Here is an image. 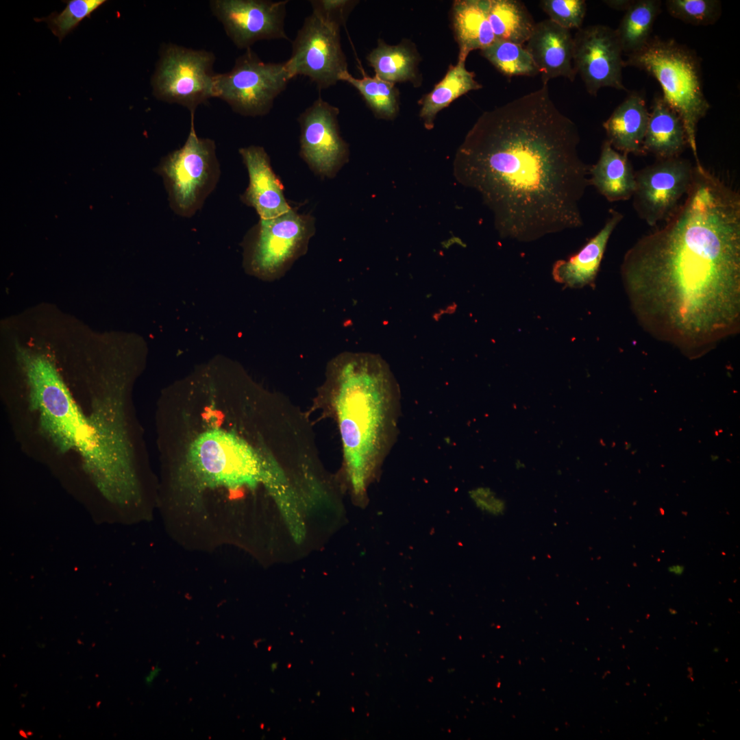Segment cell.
Here are the masks:
<instances>
[{
    "mask_svg": "<svg viewBox=\"0 0 740 740\" xmlns=\"http://www.w3.org/2000/svg\"><path fill=\"white\" fill-rule=\"evenodd\" d=\"M621 274L633 314L655 338L691 351L739 333V193L695 166L684 201L627 251Z\"/></svg>",
    "mask_w": 740,
    "mask_h": 740,
    "instance_id": "obj_1",
    "label": "cell"
},
{
    "mask_svg": "<svg viewBox=\"0 0 740 740\" xmlns=\"http://www.w3.org/2000/svg\"><path fill=\"white\" fill-rule=\"evenodd\" d=\"M579 142L543 84L482 114L456 151L454 175L480 195L502 238L534 241L583 224L590 166Z\"/></svg>",
    "mask_w": 740,
    "mask_h": 740,
    "instance_id": "obj_2",
    "label": "cell"
},
{
    "mask_svg": "<svg viewBox=\"0 0 740 740\" xmlns=\"http://www.w3.org/2000/svg\"><path fill=\"white\" fill-rule=\"evenodd\" d=\"M328 386L350 489L360 504L396 439L400 391L378 356L345 353L330 367Z\"/></svg>",
    "mask_w": 740,
    "mask_h": 740,
    "instance_id": "obj_3",
    "label": "cell"
},
{
    "mask_svg": "<svg viewBox=\"0 0 740 740\" xmlns=\"http://www.w3.org/2000/svg\"><path fill=\"white\" fill-rule=\"evenodd\" d=\"M206 402L201 423L185 436L177 455V483L195 497L204 491H236L262 484L273 496L283 491L275 461L238 433L224 417L222 406Z\"/></svg>",
    "mask_w": 740,
    "mask_h": 740,
    "instance_id": "obj_4",
    "label": "cell"
},
{
    "mask_svg": "<svg viewBox=\"0 0 740 740\" xmlns=\"http://www.w3.org/2000/svg\"><path fill=\"white\" fill-rule=\"evenodd\" d=\"M624 66H633L656 79L663 98L680 117L688 146L695 160L698 155V125L711 108L704 93L700 58L688 47L676 40L652 37L640 50L627 55Z\"/></svg>",
    "mask_w": 740,
    "mask_h": 740,
    "instance_id": "obj_5",
    "label": "cell"
},
{
    "mask_svg": "<svg viewBox=\"0 0 740 740\" xmlns=\"http://www.w3.org/2000/svg\"><path fill=\"white\" fill-rule=\"evenodd\" d=\"M29 383L41 410L59 433L77 447L96 465L107 460L124 476H133L129 466L107 456L99 434L77 410L53 364L45 356H23Z\"/></svg>",
    "mask_w": 740,
    "mask_h": 740,
    "instance_id": "obj_6",
    "label": "cell"
},
{
    "mask_svg": "<svg viewBox=\"0 0 740 740\" xmlns=\"http://www.w3.org/2000/svg\"><path fill=\"white\" fill-rule=\"evenodd\" d=\"M190 117L185 143L163 157L157 168L171 209L182 217H191L201 209L220 175L214 141L199 137L194 126L195 113H190Z\"/></svg>",
    "mask_w": 740,
    "mask_h": 740,
    "instance_id": "obj_7",
    "label": "cell"
},
{
    "mask_svg": "<svg viewBox=\"0 0 740 740\" xmlns=\"http://www.w3.org/2000/svg\"><path fill=\"white\" fill-rule=\"evenodd\" d=\"M314 232V218L295 208L275 218L260 219L248 234L247 269L263 279L280 278L306 254Z\"/></svg>",
    "mask_w": 740,
    "mask_h": 740,
    "instance_id": "obj_8",
    "label": "cell"
},
{
    "mask_svg": "<svg viewBox=\"0 0 740 740\" xmlns=\"http://www.w3.org/2000/svg\"><path fill=\"white\" fill-rule=\"evenodd\" d=\"M215 60L210 51L163 44L151 79L153 96L195 113L199 105L215 97Z\"/></svg>",
    "mask_w": 740,
    "mask_h": 740,
    "instance_id": "obj_9",
    "label": "cell"
},
{
    "mask_svg": "<svg viewBox=\"0 0 740 740\" xmlns=\"http://www.w3.org/2000/svg\"><path fill=\"white\" fill-rule=\"evenodd\" d=\"M292 79L285 62H264L249 48L236 59L231 70L217 73L215 97L240 115L264 116Z\"/></svg>",
    "mask_w": 740,
    "mask_h": 740,
    "instance_id": "obj_10",
    "label": "cell"
},
{
    "mask_svg": "<svg viewBox=\"0 0 740 740\" xmlns=\"http://www.w3.org/2000/svg\"><path fill=\"white\" fill-rule=\"evenodd\" d=\"M285 63L293 78L307 77L319 90L336 85L348 71L340 30L311 14L292 42V53Z\"/></svg>",
    "mask_w": 740,
    "mask_h": 740,
    "instance_id": "obj_11",
    "label": "cell"
},
{
    "mask_svg": "<svg viewBox=\"0 0 740 740\" xmlns=\"http://www.w3.org/2000/svg\"><path fill=\"white\" fill-rule=\"evenodd\" d=\"M694 167L680 157L659 159L635 173L633 205L639 216L650 226L666 221L687 195Z\"/></svg>",
    "mask_w": 740,
    "mask_h": 740,
    "instance_id": "obj_12",
    "label": "cell"
},
{
    "mask_svg": "<svg viewBox=\"0 0 740 740\" xmlns=\"http://www.w3.org/2000/svg\"><path fill=\"white\" fill-rule=\"evenodd\" d=\"M337 107L319 97L297 119L300 156L321 177H334L349 160V145L341 135Z\"/></svg>",
    "mask_w": 740,
    "mask_h": 740,
    "instance_id": "obj_13",
    "label": "cell"
},
{
    "mask_svg": "<svg viewBox=\"0 0 740 740\" xmlns=\"http://www.w3.org/2000/svg\"><path fill=\"white\" fill-rule=\"evenodd\" d=\"M288 2L211 0L209 7L234 45L246 50L260 40L288 39L284 29Z\"/></svg>",
    "mask_w": 740,
    "mask_h": 740,
    "instance_id": "obj_14",
    "label": "cell"
},
{
    "mask_svg": "<svg viewBox=\"0 0 740 740\" xmlns=\"http://www.w3.org/2000/svg\"><path fill=\"white\" fill-rule=\"evenodd\" d=\"M622 53L615 29L603 25L578 29L574 36V66L590 95L596 96L604 87L627 91L622 79Z\"/></svg>",
    "mask_w": 740,
    "mask_h": 740,
    "instance_id": "obj_15",
    "label": "cell"
},
{
    "mask_svg": "<svg viewBox=\"0 0 740 740\" xmlns=\"http://www.w3.org/2000/svg\"><path fill=\"white\" fill-rule=\"evenodd\" d=\"M249 175V185L241 201L255 209L261 219L279 217L292 209L284 197V186L274 173L270 158L261 146L240 148Z\"/></svg>",
    "mask_w": 740,
    "mask_h": 740,
    "instance_id": "obj_16",
    "label": "cell"
},
{
    "mask_svg": "<svg viewBox=\"0 0 740 740\" xmlns=\"http://www.w3.org/2000/svg\"><path fill=\"white\" fill-rule=\"evenodd\" d=\"M526 49L541 75L543 84L558 77L575 79L574 37L569 29L550 19L541 21L535 24Z\"/></svg>",
    "mask_w": 740,
    "mask_h": 740,
    "instance_id": "obj_17",
    "label": "cell"
},
{
    "mask_svg": "<svg viewBox=\"0 0 740 740\" xmlns=\"http://www.w3.org/2000/svg\"><path fill=\"white\" fill-rule=\"evenodd\" d=\"M623 214L613 209L604 227L575 254L566 260H559L552 267L553 279L566 287L582 288L594 282L608 241L613 230L622 220Z\"/></svg>",
    "mask_w": 740,
    "mask_h": 740,
    "instance_id": "obj_18",
    "label": "cell"
},
{
    "mask_svg": "<svg viewBox=\"0 0 740 740\" xmlns=\"http://www.w3.org/2000/svg\"><path fill=\"white\" fill-rule=\"evenodd\" d=\"M649 116L644 97L631 92L603 123L607 140L617 151L643 153V143Z\"/></svg>",
    "mask_w": 740,
    "mask_h": 740,
    "instance_id": "obj_19",
    "label": "cell"
},
{
    "mask_svg": "<svg viewBox=\"0 0 740 740\" xmlns=\"http://www.w3.org/2000/svg\"><path fill=\"white\" fill-rule=\"evenodd\" d=\"M687 146L686 132L680 117L662 96L656 97L649 112L643 153H652L659 159L679 157Z\"/></svg>",
    "mask_w": 740,
    "mask_h": 740,
    "instance_id": "obj_20",
    "label": "cell"
},
{
    "mask_svg": "<svg viewBox=\"0 0 740 740\" xmlns=\"http://www.w3.org/2000/svg\"><path fill=\"white\" fill-rule=\"evenodd\" d=\"M628 155L605 140L597 162L589 168V183L608 201L630 199L635 190V173Z\"/></svg>",
    "mask_w": 740,
    "mask_h": 740,
    "instance_id": "obj_21",
    "label": "cell"
},
{
    "mask_svg": "<svg viewBox=\"0 0 740 740\" xmlns=\"http://www.w3.org/2000/svg\"><path fill=\"white\" fill-rule=\"evenodd\" d=\"M452 16L460 49L458 60H466L471 51L482 50L496 40L487 18L485 0L456 1Z\"/></svg>",
    "mask_w": 740,
    "mask_h": 740,
    "instance_id": "obj_22",
    "label": "cell"
},
{
    "mask_svg": "<svg viewBox=\"0 0 740 740\" xmlns=\"http://www.w3.org/2000/svg\"><path fill=\"white\" fill-rule=\"evenodd\" d=\"M475 80V74L465 68V60H458L451 66L443 79L421 101L420 116L426 129L434 127L436 114L454 100L471 91L482 88Z\"/></svg>",
    "mask_w": 740,
    "mask_h": 740,
    "instance_id": "obj_23",
    "label": "cell"
},
{
    "mask_svg": "<svg viewBox=\"0 0 740 740\" xmlns=\"http://www.w3.org/2000/svg\"><path fill=\"white\" fill-rule=\"evenodd\" d=\"M488 21L496 40L523 45L531 36L535 23L523 2L485 0Z\"/></svg>",
    "mask_w": 740,
    "mask_h": 740,
    "instance_id": "obj_24",
    "label": "cell"
},
{
    "mask_svg": "<svg viewBox=\"0 0 740 740\" xmlns=\"http://www.w3.org/2000/svg\"><path fill=\"white\" fill-rule=\"evenodd\" d=\"M661 5L658 0H637L626 10L615 29L623 53H633L650 40Z\"/></svg>",
    "mask_w": 740,
    "mask_h": 740,
    "instance_id": "obj_25",
    "label": "cell"
},
{
    "mask_svg": "<svg viewBox=\"0 0 740 740\" xmlns=\"http://www.w3.org/2000/svg\"><path fill=\"white\" fill-rule=\"evenodd\" d=\"M367 60L374 69L375 75L388 82L394 84L412 80L415 77L416 58L404 46L388 45L379 40L378 46L369 53Z\"/></svg>",
    "mask_w": 740,
    "mask_h": 740,
    "instance_id": "obj_26",
    "label": "cell"
},
{
    "mask_svg": "<svg viewBox=\"0 0 740 740\" xmlns=\"http://www.w3.org/2000/svg\"><path fill=\"white\" fill-rule=\"evenodd\" d=\"M341 81L352 85L360 93L377 118L392 119L395 116L398 106L394 84L365 73L362 78H356L349 71L342 75Z\"/></svg>",
    "mask_w": 740,
    "mask_h": 740,
    "instance_id": "obj_27",
    "label": "cell"
},
{
    "mask_svg": "<svg viewBox=\"0 0 740 740\" xmlns=\"http://www.w3.org/2000/svg\"><path fill=\"white\" fill-rule=\"evenodd\" d=\"M482 55L507 77L535 76L539 71L523 45L496 40L481 50Z\"/></svg>",
    "mask_w": 740,
    "mask_h": 740,
    "instance_id": "obj_28",
    "label": "cell"
},
{
    "mask_svg": "<svg viewBox=\"0 0 740 740\" xmlns=\"http://www.w3.org/2000/svg\"><path fill=\"white\" fill-rule=\"evenodd\" d=\"M60 12H53L47 17L35 18V21L45 22L60 42L71 32L85 18L103 5L106 0H69Z\"/></svg>",
    "mask_w": 740,
    "mask_h": 740,
    "instance_id": "obj_29",
    "label": "cell"
},
{
    "mask_svg": "<svg viewBox=\"0 0 740 740\" xmlns=\"http://www.w3.org/2000/svg\"><path fill=\"white\" fill-rule=\"evenodd\" d=\"M665 5L671 16L693 25H713L722 14L717 0H667Z\"/></svg>",
    "mask_w": 740,
    "mask_h": 740,
    "instance_id": "obj_30",
    "label": "cell"
},
{
    "mask_svg": "<svg viewBox=\"0 0 740 740\" xmlns=\"http://www.w3.org/2000/svg\"><path fill=\"white\" fill-rule=\"evenodd\" d=\"M543 10L549 19L567 29L581 28L587 3L584 0H543L540 1Z\"/></svg>",
    "mask_w": 740,
    "mask_h": 740,
    "instance_id": "obj_31",
    "label": "cell"
},
{
    "mask_svg": "<svg viewBox=\"0 0 740 740\" xmlns=\"http://www.w3.org/2000/svg\"><path fill=\"white\" fill-rule=\"evenodd\" d=\"M310 3L314 16L325 24L340 30L356 2L349 0H312Z\"/></svg>",
    "mask_w": 740,
    "mask_h": 740,
    "instance_id": "obj_32",
    "label": "cell"
},
{
    "mask_svg": "<svg viewBox=\"0 0 740 740\" xmlns=\"http://www.w3.org/2000/svg\"><path fill=\"white\" fill-rule=\"evenodd\" d=\"M474 504L481 511L494 516L503 515L506 509L504 500L489 487L478 486L469 491Z\"/></svg>",
    "mask_w": 740,
    "mask_h": 740,
    "instance_id": "obj_33",
    "label": "cell"
},
{
    "mask_svg": "<svg viewBox=\"0 0 740 740\" xmlns=\"http://www.w3.org/2000/svg\"><path fill=\"white\" fill-rule=\"evenodd\" d=\"M634 0H613L604 1V3L610 8L617 10H626Z\"/></svg>",
    "mask_w": 740,
    "mask_h": 740,
    "instance_id": "obj_34",
    "label": "cell"
},
{
    "mask_svg": "<svg viewBox=\"0 0 740 740\" xmlns=\"http://www.w3.org/2000/svg\"><path fill=\"white\" fill-rule=\"evenodd\" d=\"M160 671L161 669L158 665L153 667L145 677V683L148 686H151L154 680L158 676Z\"/></svg>",
    "mask_w": 740,
    "mask_h": 740,
    "instance_id": "obj_35",
    "label": "cell"
},
{
    "mask_svg": "<svg viewBox=\"0 0 740 740\" xmlns=\"http://www.w3.org/2000/svg\"><path fill=\"white\" fill-rule=\"evenodd\" d=\"M667 570L669 573L681 576L684 572V567L681 565H671L667 568Z\"/></svg>",
    "mask_w": 740,
    "mask_h": 740,
    "instance_id": "obj_36",
    "label": "cell"
}]
</instances>
